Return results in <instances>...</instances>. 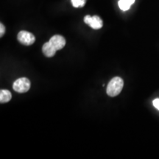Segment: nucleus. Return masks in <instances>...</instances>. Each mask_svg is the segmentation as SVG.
<instances>
[{"label": "nucleus", "mask_w": 159, "mask_h": 159, "mask_svg": "<svg viewBox=\"0 0 159 159\" xmlns=\"http://www.w3.org/2000/svg\"><path fill=\"white\" fill-rule=\"evenodd\" d=\"M124 81L119 77H115L109 82L107 86V94L110 97H116L122 91Z\"/></svg>", "instance_id": "obj_1"}, {"label": "nucleus", "mask_w": 159, "mask_h": 159, "mask_svg": "<svg viewBox=\"0 0 159 159\" xmlns=\"http://www.w3.org/2000/svg\"><path fill=\"white\" fill-rule=\"evenodd\" d=\"M30 81L26 77H21L16 80L13 83V89L18 93H25L30 89Z\"/></svg>", "instance_id": "obj_2"}, {"label": "nucleus", "mask_w": 159, "mask_h": 159, "mask_svg": "<svg viewBox=\"0 0 159 159\" xmlns=\"http://www.w3.org/2000/svg\"><path fill=\"white\" fill-rule=\"evenodd\" d=\"M17 39L20 43L24 45L30 46L34 43L35 38L33 33L27 31H20L17 35Z\"/></svg>", "instance_id": "obj_3"}, {"label": "nucleus", "mask_w": 159, "mask_h": 159, "mask_svg": "<svg viewBox=\"0 0 159 159\" xmlns=\"http://www.w3.org/2000/svg\"><path fill=\"white\" fill-rule=\"evenodd\" d=\"M84 22L94 30L101 29L103 26L102 20L100 17L96 15L93 16H91L90 15L85 16L84 17Z\"/></svg>", "instance_id": "obj_4"}, {"label": "nucleus", "mask_w": 159, "mask_h": 159, "mask_svg": "<svg viewBox=\"0 0 159 159\" xmlns=\"http://www.w3.org/2000/svg\"><path fill=\"white\" fill-rule=\"evenodd\" d=\"M49 42L53 47H55L57 50L62 49L66 45V39L64 37L60 35H53L52 37L49 39Z\"/></svg>", "instance_id": "obj_5"}, {"label": "nucleus", "mask_w": 159, "mask_h": 159, "mask_svg": "<svg viewBox=\"0 0 159 159\" xmlns=\"http://www.w3.org/2000/svg\"><path fill=\"white\" fill-rule=\"evenodd\" d=\"M56 51L57 49L51 44L49 41L45 43L42 47V52L43 55L48 57H52L54 56L55 53H56Z\"/></svg>", "instance_id": "obj_6"}, {"label": "nucleus", "mask_w": 159, "mask_h": 159, "mask_svg": "<svg viewBox=\"0 0 159 159\" xmlns=\"http://www.w3.org/2000/svg\"><path fill=\"white\" fill-rule=\"evenodd\" d=\"M135 2V0H119V7L122 11H126L130 9V6Z\"/></svg>", "instance_id": "obj_7"}, {"label": "nucleus", "mask_w": 159, "mask_h": 159, "mask_svg": "<svg viewBox=\"0 0 159 159\" xmlns=\"http://www.w3.org/2000/svg\"><path fill=\"white\" fill-rule=\"evenodd\" d=\"M12 98V94L9 91L2 90L0 91V102L5 103L9 102Z\"/></svg>", "instance_id": "obj_8"}, {"label": "nucleus", "mask_w": 159, "mask_h": 159, "mask_svg": "<svg viewBox=\"0 0 159 159\" xmlns=\"http://www.w3.org/2000/svg\"><path fill=\"white\" fill-rule=\"evenodd\" d=\"M86 0H71V4L75 7H84Z\"/></svg>", "instance_id": "obj_9"}, {"label": "nucleus", "mask_w": 159, "mask_h": 159, "mask_svg": "<svg viewBox=\"0 0 159 159\" xmlns=\"http://www.w3.org/2000/svg\"><path fill=\"white\" fill-rule=\"evenodd\" d=\"M0 29H1V30H0V36L2 37L5 33V27L2 23L0 24Z\"/></svg>", "instance_id": "obj_10"}, {"label": "nucleus", "mask_w": 159, "mask_h": 159, "mask_svg": "<svg viewBox=\"0 0 159 159\" xmlns=\"http://www.w3.org/2000/svg\"><path fill=\"white\" fill-rule=\"evenodd\" d=\"M152 104H153L155 108H156L159 111V99H154L153 102H152Z\"/></svg>", "instance_id": "obj_11"}]
</instances>
